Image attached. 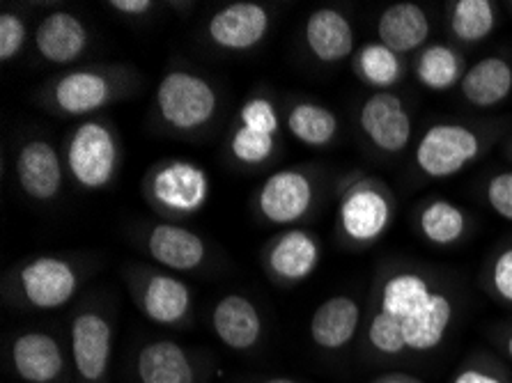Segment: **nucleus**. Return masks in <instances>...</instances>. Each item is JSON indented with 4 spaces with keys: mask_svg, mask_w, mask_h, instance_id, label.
<instances>
[{
    "mask_svg": "<svg viewBox=\"0 0 512 383\" xmlns=\"http://www.w3.org/2000/svg\"><path fill=\"white\" fill-rule=\"evenodd\" d=\"M377 35L398 56L421 51L430 37V17L416 3H393L379 17Z\"/></svg>",
    "mask_w": 512,
    "mask_h": 383,
    "instance_id": "obj_16",
    "label": "nucleus"
},
{
    "mask_svg": "<svg viewBox=\"0 0 512 383\" xmlns=\"http://www.w3.org/2000/svg\"><path fill=\"white\" fill-rule=\"evenodd\" d=\"M510 156H512V150H510Z\"/></svg>",
    "mask_w": 512,
    "mask_h": 383,
    "instance_id": "obj_42",
    "label": "nucleus"
},
{
    "mask_svg": "<svg viewBox=\"0 0 512 383\" xmlns=\"http://www.w3.org/2000/svg\"><path fill=\"white\" fill-rule=\"evenodd\" d=\"M356 76L363 83L375 88L377 92H389L395 83L402 81L405 76V65H402V56L391 51L389 46L382 42H368L356 51L354 58Z\"/></svg>",
    "mask_w": 512,
    "mask_h": 383,
    "instance_id": "obj_29",
    "label": "nucleus"
},
{
    "mask_svg": "<svg viewBox=\"0 0 512 383\" xmlns=\"http://www.w3.org/2000/svg\"><path fill=\"white\" fill-rule=\"evenodd\" d=\"M375 383H423L414 377H407V374H389V377L377 379Z\"/></svg>",
    "mask_w": 512,
    "mask_h": 383,
    "instance_id": "obj_39",
    "label": "nucleus"
},
{
    "mask_svg": "<svg viewBox=\"0 0 512 383\" xmlns=\"http://www.w3.org/2000/svg\"><path fill=\"white\" fill-rule=\"evenodd\" d=\"M315 189L310 177L299 170H278L258 193L262 216L274 225H292L304 218L313 207Z\"/></svg>",
    "mask_w": 512,
    "mask_h": 383,
    "instance_id": "obj_9",
    "label": "nucleus"
},
{
    "mask_svg": "<svg viewBox=\"0 0 512 383\" xmlns=\"http://www.w3.org/2000/svg\"><path fill=\"white\" fill-rule=\"evenodd\" d=\"M12 367L26 383H53L65 372V354L53 335L30 331L14 340Z\"/></svg>",
    "mask_w": 512,
    "mask_h": 383,
    "instance_id": "obj_12",
    "label": "nucleus"
},
{
    "mask_svg": "<svg viewBox=\"0 0 512 383\" xmlns=\"http://www.w3.org/2000/svg\"><path fill=\"white\" fill-rule=\"evenodd\" d=\"M451 33L462 44H480L499 26V5L492 0H457L448 14Z\"/></svg>",
    "mask_w": 512,
    "mask_h": 383,
    "instance_id": "obj_28",
    "label": "nucleus"
},
{
    "mask_svg": "<svg viewBox=\"0 0 512 383\" xmlns=\"http://www.w3.org/2000/svg\"><path fill=\"white\" fill-rule=\"evenodd\" d=\"M506 354H508V358L512 361V331L508 333V338H506Z\"/></svg>",
    "mask_w": 512,
    "mask_h": 383,
    "instance_id": "obj_41",
    "label": "nucleus"
},
{
    "mask_svg": "<svg viewBox=\"0 0 512 383\" xmlns=\"http://www.w3.org/2000/svg\"><path fill=\"white\" fill-rule=\"evenodd\" d=\"M467 104L480 111L494 108L512 95V65L501 56H487L471 65L460 83Z\"/></svg>",
    "mask_w": 512,
    "mask_h": 383,
    "instance_id": "obj_21",
    "label": "nucleus"
},
{
    "mask_svg": "<svg viewBox=\"0 0 512 383\" xmlns=\"http://www.w3.org/2000/svg\"><path fill=\"white\" fill-rule=\"evenodd\" d=\"M368 342L379 356H402L407 354V342L402 335L400 322L384 315L382 310L372 312L368 322Z\"/></svg>",
    "mask_w": 512,
    "mask_h": 383,
    "instance_id": "obj_31",
    "label": "nucleus"
},
{
    "mask_svg": "<svg viewBox=\"0 0 512 383\" xmlns=\"http://www.w3.org/2000/svg\"><path fill=\"white\" fill-rule=\"evenodd\" d=\"M37 51L53 65H69L83 56L88 46V30L83 21L69 12H53L35 33Z\"/></svg>",
    "mask_w": 512,
    "mask_h": 383,
    "instance_id": "obj_22",
    "label": "nucleus"
},
{
    "mask_svg": "<svg viewBox=\"0 0 512 383\" xmlns=\"http://www.w3.org/2000/svg\"><path fill=\"white\" fill-rule=\"evenodd\" d=\"M359 124L370 143L384 154L405 152L414 136V122L405 101L393 92H375L363 101Z\"/></svg>",
    "mask_w": 512,
    "mask_h": 383,
    "instance_id": "obj_5",
    "label": "nucleus"
},
{
    "mask_svg": "<svg viewBox=\"0 0 512 383\" xmlns=\"http://www.w3.org/2000/svg\"><path fill=\"white\" fill-rule=\"evenodd\" d=\"M26 37L28 28L19 14L3 12V17H0V60L7 62L17 58L23 44H26Z\"/></svg>",
    "mask_w": 512,
    "mask_h": 383,
    "instance_id": "obj_34",
    "label": "nucleus"
},
{
    "mask_svg": "<svg viewBox=\"0 0 512 383\" xmlns=\"http://www.w3.org/2000/svg\"><path fill=\"white\" fill-rule=\"evenodd\" d=\"M483 140L478 131L460 122H437L418 140L414 161L430 179H451L478 161Z\"/></svg>",
    "mask_w": 512,
    "mask_h": 383,
    "instance_id": "obj_2",
    "label": "nucleus"
},
{
    "mask_svg": "<svg viewBox=\"0 0 512 383\" xmlns=\"http://www.w3.org/2000/svg\"><path fill=\"white\" fill-rule=\"evenodd\" d=\"M113 88L104 74L90 69L69 72L53 85V104L65 115H92L111 101Z\"/></svg>",
    "mask_w": 512,
    "mask_h": 383,
    "instance_id": "obj_18",
    "label": "nucleus"
},
{
    "mask_svg": "<svg viewBox=\"0 0 512 383\" xmlns=\"http://www.w3.org/2000/svg\"><path fill=\"white\" fill-rule=\"evenodd\" d=\"M469 230V216L460 205L451 200L437 198L423 205L418 214V232L432 246L446 248L462 241Z\"/></svg>",
    "mask_w": 512,
    "mask_h": 383,
    "instance_id": "obj_27",
    "label": "nucleus"
},
{
    "mask_svg": "<svg viewBox=\"0 0 512 383\" xmlns=\"http://www.w3.org/2000/svg\"><path fill=\"white\" fill-rule=\"evenodd\" d=\"M510 7H512V5H510Z\"/></svg>",
    "mask_w": 512,
    "mask_h": 383,
    "instance_id": "obj_43",
    "label": "nucleus"
},
{
    "mask_svg": "<svg viewBox=\"0 0 512 383\" xmlns=\"http://www.w3.org/2000/svg\"><path fill=\"white\" fill-rule=\"evenodd\" d=\"M108 7L124 14V17H143L152 10V3L150 0H111Z\"/></svg>",
    "mask_w": 512,
    "mask_h": 383,
    "instance_id": "obj_38",
    "label": "nucleus"
},
{
    "mask_svg": "<svg viewBox=\"0 0 512 383\" xmlns=\"http://www.w3.org/2000/svg\"><path fill=\"white\" fill-rule=\"evenodd\" d=\"M17 179L28 198L37 202L56 200L65 182L56 147L46 140H28L17 156Z\"/></svg>",
    "mask_w": 512,
    "mask_h": 383,
    "instance_id": "obj_11",
    "label": "nucleus"
},
{
    "mask_svg": "<svg viewBox=\"0 0 512 383\" xmlns=\"http://www.w3.org/2000/svg\"><path fill=\"white\" fill-rule=\"evenodd\" d=\"M113 326L99 312H81L72 324V358L85 383H99L111 367Z\"/></svg>",
    "mask_w": 512,
    "mask_h": 383,
    "instance_id": "obj_8",
    "label": "nucleus"
},
{
    "mask_svg": "<svg viewBox=\"0 0 512 383\" xmlns=\"http://www.w3.org/2000/svg\"><path fill=\"white\" fill-rule=\"evenodd\" d=\"M239 127L276 138L281 122H278V113L269 99H248L239 113Z\"/></svg>",
    "mask_w": 512,
    "mask_h": 383,
    "instance_id": "obj_33",
    "label": "nucleus"
},
{
    "mask_svg": "<svg viewBox=\"0 0 512 383\" xmlns=\"http://www.w3.org/2000/svg\"><path fill=\"white\" fill-rule=\"evenodd\" d=\"M485 198L496 216L512 223V170H503L487 182Z\"/></svg>",
    "mask_w": 512,
    "mask_h": 383,
    "instance_id": "obj_36",
    "label": "nucleus"
},
{
    "mask_svg": "<svg viewBox=\"0 0 512 383\" xmlns=\"http://www.w3.org/2000/svg\"><path fill=\"white\" fill-rule=\"evenodd\" d=\"M23 299L37 310H58L74 299L79 273L62 257L44 255L30 260L19 273Z\"/></svg>",
    "mask_w": 512,
    "mask_h": 383,
    "instance_id": "obj_6",
    "label": "nucleus"
},
{
    "mask_svg": "<svg viewBox=\"0 0 512 383\" xmlns=\"http://www.w3.org/2000/svg\"><path fill=\"white\" fill-rule=\"evenodd\" d=\"M147 250L161 267L173 271H193L205 262L207 246L196 232L173 223L154 225L147 234Z\"/></svg>",
    "mask_w": 512,
    "mask_h": 383,
    "instance_id": "obj_17",
    "label": "nucleus"
},
{
    "mask_svg": "<svg viewBox=\"0 0 512 383\" xmlns=\"http://www.w3.org/2000/svg\"><path fill=\"white\" fill-rule=\"evenodd\" d=\"M361 326V306L352 296H331L313 312L310 338L324 351H340L356 338Z\"/></svg>",
    "mask_w": 512,
    "mask_h": 383,
    "instance_id": "obj_14",
    "label": "nucleus"
},
{
    "mask_svg": "<svg viewBox=\"0 0 512 383\" xmlns=\"http://www.w3.org/2000/svg\"><path fill=\"white\" fill-rule=\"evenodd\" d=\"M455 317V306L451 296L437 289L425 306L400 322L405 335L407 351L411 354H428L444 345L448 331H451Z\"/></svg>",
    "mask_w": 512,
    "mask_h": 383,
    "instance_id": "obj_15",
    "label": "nucleus"
},
{
    "mask_svg": "<svg viewBox=\"0 0 512 383\" xmlns=\"http://www.w3.org/2000/svg\"><path fill=\"white\" fill-rule=\"evenodd\" d=\"M320 244L306 230H287L269 250V269L278 280L301 283L310 278L320 264Z\"/></svg>",
    "mask_w": 512,
    "mask_h": 383,
    "instance_id": "obj_20",
    "label": "nucleus"
},
{
    "mask_svg": "<svg viewBox=\"0 0 512 383\" xmlns=\"http://www.w3.org/2000/svg\"><path fill=\"white\" fill-rule=\"evenodd\" d=\"M451 383H510V381L503 377L501 372L490 370V367L469 365V367H462Z\"/></svg>",
    "mask_w": 512,
    "mask_h": 383,
    "instance_id": "obj_37",
    "label": "nucleus"
},
{
    "mask_svg": "<svg viewBox=\"0 0 512 383\" xmlns=\"http://www.w3.org/2000/svg\"><path fill=\"white\" fill-rule=\"evenodd\" d=\"M338 115L327 106L313 104V101H299L287 115V129L290 134L308 147L329 145L338 134Z\"/></svg>",
    "mask_w": 512,
    "mask_h": 383,
    "instance_id": "obj_30",
    "label": "nucleus"
},
{
    "mask_svg": "<svg viewBox=\"0 0 512 383\" xmlns=\"http://www.w3.org/2000/svg\"><path fill=\"white\" fill-rule=\"evenodd\" d=\"M141 306L154 324H180L191 312V289L180 278L161 276V273L150 276L143 287Z\"/></svg>",
    "mask_w": 512,
    "mask_h": 383,
    "instance_id": "obj_24",
    "label": "nucleus"
},
{
    "mask_svg": "<svg viewBox=\"0 0 512 383\" xmlns=\"http://www.w3.org/2000/svg\"><path fill=\"white\" fill-rule=\"evenodd\" d=\"M464 58L448 44H428L418 51L414 60V74L423 88L432 92H446L462 83Z\"/></svg>",
    "mask_w": 512,
    "mask_h": 383,
    "instance_id": "obj_26",
    "label": "nucleus"
},
{
    "mask_svg": "<svg viewBox=\"0 0 512 383\" xmlns=\"http://www.w3.org/2000/svg\"><path fill=\"white\" fill-rule=\"evenodd\" d=\"M269 12L258 3H230L207 23V35L219 49L251 51L269 33Z\"/></svg>",
    "mask_w": 512,
    "mask_h": 383,
    "instance_id": "obj_10",
    "label": "nucleus"
},
{
    "mask_svg": "<svg viewBox=\"0 0 512 383\" xmlns=\"http://www.w3.org/2000/svg\"><path fill=\"white\" fill-rule=\"evenodd\" d=\"M260 383H299V381L287 379V377H274V379H265V381H260Z\"/></svg>",
    "mask_w": 512,
    "mask_h": 383,
    "instance_id": "obj_40",
    "label": "nucleus"
},
{
    "mask_svg": "<svg viewBox=\"0 0 512 383\" xmlns=\"http://www.w3.org/2000/svg\"><path fill=\"white\" fill-rule=\"evenodd\" d=\"M490 292L512 306V246L499 250L490 267Z\"/></svg>",
    "mask_w": 512,
    "mask_h": 383,
    "instance_id": "obj_35",
    "label": "nucleus"
},
{
    "mask_svg": "<svg viewBox=\"0 0 512 383\" xmlns=\"http://www.w3.org/2000/svg\"><path fill=\"white\" fill-rule=\"evenodd\" d=\"M306 44L320 62H340L352 56L354 28L343 12L333 7L315 10L306 21Z\"/></svg>",
    "mask_w": 512,
    "mask_h": 383,
    "instance_id": "obj_19",
    "label": "nucleus"
},
{
    "mask_svg": "<svg viewBox=\"0 0 512 383\" xmlns=\"http://www.w3.org/2000/svg\"><path fill=\"white\" fill-rule=\"evenodd\" d=\"M150 193L159 207L173 214H193L209 198V177L191 161H168L152 175Z\"/></svg>",
    "mask_w": 512,
    "mask_h": 383,
    "instance_id": "obj_7",
    "label": "nucleus"
},
{
    "mask_svg": "<svg viewBox=\"0 0 512 383\" xmlns=\"http://www.w3.org/2000/svg\"><path fill=\"white\" fill-rule=\"evenodd\" d=\"M276 150V138L258 131L237 127L230 138V152L244 166H260Z\"/></svg>",
    "mask_w": 512,
    "mask_h": 383,
    "instance_id": "obj_32",
    "label": "nucleus"
},
{
    "mask_svg": "<svg viewBox=\"0 0 512 383\" xmlns=\"http://www.w3.org/2000/svg\"><path fill=\"white\" fill-rule=\"evenodd\" d=\"M393 223V198L375 179H356L338 205V225L354 246H372L389 232Z\"/></svg>",
    "mask_w": 512,
    "mask_h": 383,
    "instance_id": "obj_1",
    "label": "nucleus"
},
{
    "mask_svg": "<svg viewBox=\"0 0 512 383\" xmlns=\"http://www.w3.org/2000/svg\"><path fill=\"white\" fill-rule=\"evenodd\" d=\"M136 374L141 383H196L191 356L170 340H154L138 351Z\"/></svg>",
    "mask_w": 512,
    "mask_h": 383,
    "instance_id": "obj_23",
    "label": "nucleus"
},
{
    "mask_svg": "<svg viewBox=\"0 0 512 383\" xmlns=\"http://www.w3.org/2000/svg\"><path fill=\"white\" fill-rule=\"evenodd\" d=\"M67 168L81 189L99 191L113 182L120 163V147L104 122L88 120L67 140Z\"/></svg>",
    "mask_w": 512,
    "mask_h": 383,
    "instance_id": "obj_3",
    "label": "nucleus"
},
{
    "mask_svg": "<svg viewBox=\"0 0 512 383\" xmlns=\"http://www.w3.org/2000/svg\"><path fill=\"white\" fill-rule=\"evenodd\" d=\"M219 106L216 90L207 78L184 72H170L161 78L157 88V108L164 122L175 131L191 134L212 120Z\"/></svg>",
    "mask_w": 512,
    "mask_h": 383,
    "instance_id": "obj_4",
    "label": "nucleus"
},
{
    "mask_svg": "<svg viewBox=\"0 0 512 383\" xmlns=\"http://www.w3.org/2000/svg\"><path fill=\"white\" fill-rule=\"evenodd\" d=\"M437 292L423 273L418 271H398L391 278H386L379 292V306L384 315L393 317L395 322H405L407 317L421 310L430 296Z\"/></svg>",
    "mask_w": 512,
    "mask_h": 383,
    "instance_id": "obj_25",
    "label": "nucleus"
},
{
    "mask_svg": "<svg viewBox=\"0 0 512 383\" xmlns=\"http://www.w3.org/2000/svg\"><path fill=\"white\" fill-rule=\"evenodd\" d=\"M212 328L223 345L232 351H248L262 338V317L251 299L242 294H228L216 303Z\"/></svg>",
    "mask_w": 512,
    "mask_h": 383,
    "instance_id": "obj_13",
    "label": "nucleus"
}]
</instances>
